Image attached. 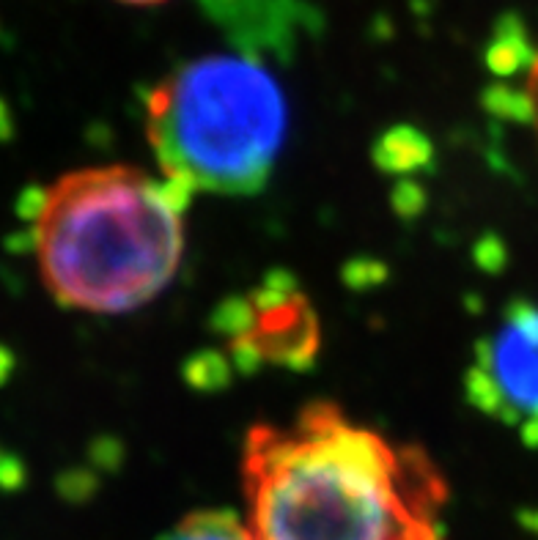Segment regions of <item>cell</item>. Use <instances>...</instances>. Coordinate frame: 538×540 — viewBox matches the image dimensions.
Here are the masks:
<instances>
[{
    "instance_id": "6da1fadb",
    "label": "cell",
    "mask_w": 538,
    "mask_h": 540,
    "mask_svg": "<svg viewBox=\"0 0 538 540\" xmlns=\"http://www.w3.org/2000/svg\"><path fill=\"white\" fill-rule=\"evenodd\" d=\"M253 540H445L451 488L418 445H396L330 401L245 436Z\"/></svg>"
},
{
    "instance_id": "7a4b0ae2",
    "label": "cell",
    "mask_w": 538,
    "mask_h": 540,
    "mask_svg": "<svg viewBox=\"0 0 538 540\" xmlns=\"http://www.w3.org/2000/svg\"><path fill=\"white\" fill-rule=\"evenodd\" d=\"M190 198L182 184L132 165L64 173L39 195L31 220L44 288L83 313L149 305L182 266Z\"/></svg>"
},
{
    "instance_id": "3957f363",
    "label": "cell",
    "mask_w": 538,
    "mask_h": 540,
    "mask_svg": "<svg viewBox=\"0 0 538 540\" xmlns=\"http://www.w3.org/2000/svg\"><path fill=\"white\" fill-rule=\"evenodd\" d=\"M286 135V94L250 55L195 58L173 69L146 99V138L162 176L193 195L259 192Z\"/></svg>"
},
{
    "instance_id": "277c9868",
    "label": "cell",
    "mask_w": 538,
    "mask_h": 540,
    "mask_svg": "<svg viewBox=\"0 0 538 540\" xmlns=\"http://www.w3.org/2000/svg\"><path fill=\"white\" fill-rule=\"evenodd\" d=\"M467 398L478 412L538 447V305L511 302L475 343Z\"/></svg>"
},
{
    "instance_id": "5b68a950",
    "label": "cell",
    "mask_w": 538,
    "mask_h": 540,
    "mask_svg": "<svg viewBox=\"0 0 538 540\" xmlns=\"http://www.w3.org/2000/svg\"><path fill=\"white\" fill-rule=\"evenodd\" d=\"M228 349L242 368L308 371L322 349V327L311 299L291 277H269L228 308Z\"/></svg>"
},
{
    "instance_id": "8992f818",
    "label": "cell",
    "mask_w": 538,
    "mask_h": 540,
    "mask_svg": "<svg viewBox=\"0 0 538 540\" xmlns=\"http://www.w3.org/2000/svg\"><path fill=\"white\" fill-rule=\"evenodd\" d=\"M157 540H253L248 524L234 510L209 508L184 516L173 530Z\"/></svg>"
},
{
    "instance_id": "52a82bcc",
    "label": "cell",
    "mask_w": 538,
    "mask_h": 540,
    "mask_svg": "<svg viewBox=\"0 0 538 540\" xmlns=\"http://www.w3.org/2000/svg\"><path fill=\"white\" fill-rule=\"evenodd\" d=\"M525 107H528L530 124H533V132H536L538 140V53L533 58L528 72V83H525Z\"/></svg>"
},
{
    "instance_id": "ba28073f",
    "label": "cell",
    "mask_w": 538,
    "mask_h": 540,
    "mask_svg": "<svg viewBox=\"0 0 538 540\" xmlns=\"http://www.w3.org/2000/svg\"><path fill=\"white\" fill-rule=\"evenodd\" d=\"M124 3H140V6H149V3H162V0H124Z\"/></svg>"
}]
</instances>
